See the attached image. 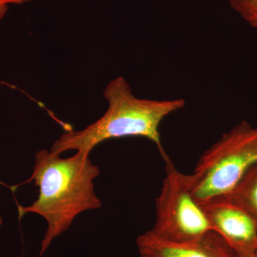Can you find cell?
<instances>
[{"instance_id": "10", "label": "cell", "mask_w": 257, "mask_h": 257, "mask_svg": "<svg viewBox=\"0 0 257 257\" xmlns=\"http://www.w3.org/2000/svg\"><path fill=\"white\" fill-rule=\"evenodd\" d=\"M0 184H4L2 183V182H0ZM4 185H5V184H4ZM2 224H3V219H2V217L0 216V226H1Z\"/></svg>"}, {"instance_id": "4", "label": "cell", "mask_w": 257, "mask_h": 257, "mask_svg": "<svg viewBox=\"0 0 257 257\" xmlns=\"http://www.w3.org/2000/svg\"><path fill=\"white\" fill-rule=\"evenodd\" d=\"M165 177L155 199L156 221L149 232L173 243L197 241L214 231L202 206L193 197L188 175L182 173L170 157L163 158Z\"/></svg>"}, {"instance_id": "1", "label": "cell", "mask_w": 257, "mask_h": 257, "mask_svg": "<svg viewBox=\"0 0 257 257\" xmlns=\"http://www.w3.org/2000/svg\"><path fill=\"white\" fill-rule=\"evenodd\" d=\"M99 175V167L81 152L68 158L45 149L37 152L32 176L25 183L34 182L38 187V198L31 205L18 204V208L20 219L34 213L47 221L38 257L69 229L79 214L101 207L94 186V179Z\"/></svg>"}, {"instance_id": "6", "label": "cell", "mask_w": 257, "mask_h": 257, "mask_svg": "<svg viewBox=\"0 0 257 257\" xmlns=\"http://www.w3.org/2000/svg\"><path fill=\"white\" fill-rule=\"evenodd\" d=\"M140 257H238L214 231L192 242L173 243L155 237L148 231L136 240Z\"/></svg>"}, {"instance_id": "5", "label": "cell", "mask_w": 257, "mask_h": 257, "mask_svg": "<svg viewBox=\"0 0 257 257\" xmlns=\"http://www.w3.org/2000/svg\"><path fill=\"white\" fill-rule=\"evenodd\" d=\"M214 231L229 244L238 257L257 253V225L247 211L219 199L201 204Z\"/></svg>"}, {"instance_id": "11", "label": "cell", "mask_w": 257, "mask_h": 257, "mask_svg": "<svg viewBox=\"0 0 257 257\" xmlns=\"http://www.w3.org/2000/svg\"><path fill=\"white\" fill-rule=\"evenodd\" d=\"M248 257H257V253H256V254L253 255V256H248Z\"/></svg>"}, {"instance_id": "3", "label": "cell", "mask_w": 257, "mask_h": 257, "mask_svg": "<svg viewBox=\"0 0 257 257\" xmlns=\"http://www.w3.org/2000/svg\"><path fill=\"white\" fill-rule=\"evenodd\" d=\"M257 163V126L241 121L208 148L188 175L191 193L199 204L222 199Z\"/></svg>"}, {"instance_id": "8", "label": "cell", "mask_w": 257, "mask_h": 257, "mask_svg": "<svg viewBox=\"0 0 257 257\" xmlns=\"http://www.w3.org/2000/svg\"><path fill=\"white\" fill-rule=\"evenodd\" d=\"M230 6L251 28H257V0H229Z\"/></svg>"}, {"instance_id": "7", "label": "cell", "mask_w": 257, "mask_h": 257, "mask_svg": "<svg viewBox=\"0 0 257 257\" xmlns=\"http://www.w3.org/2000/svg\"><path fill=\"white\" fill-rule=\"evenodd\" d=\"M219 199L229 201L242 208L257 225V163L245 174L228 195Z\"/></svg>"}, {"instance_id": "9", "label": "cell", "mask_w": 257, "mask_h": 257, "mask_svg": "<svg viewBox=\"0 0 257 257\" xmlns=\"http://www.w3.org/2000/svg\"><path fill=\"white\" fill-rule=\"evenodd\" d=\"M32 1L33 0H0V20L5 18L10 5H23Z\"/></svg>"}, {"instance_id": "2", "label": "cell", "mask_w": 257, "mask_h": 257, "mask_svg": "<svg viewBox=\"0 0 257 257\" xmlns=\"http://www.w3.org/2000/svg\"><path fill=\"white\" fill-rule=\"evenodd\" d=\"M103 96L108 103L103 116L84 130L61 135L52 145L51 152L60 155L64 152L76 150L89 156L94 147L106 140L143 138L156 145L162 159L168 155L162 145L160 124L167 116L183 109L185 99L139 98L122 77L112 79L106 85Z\"/></svg>"}]
</instances>
